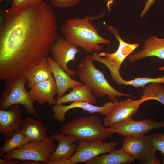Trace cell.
Listing matches in <instances>:
<instances>
[{
  "label": "cell",
  "mask_w": 164,
  "mask_h": 164,
  "mask_svg": "<svg viewBox=\"0 0 164 164\" xmlns=\"http://www.w3.org/2000/svg\"><path fill=\"white\" fill-rule=\"evenodd\" d=\"M53 9L43 1L9 9L0 27V79L24 75L46 59L59 37Z\"/></svg>",
  "instance_id": "1"
},
{
  "label": "cell",
  "mask_w": 164,
  "mask_h": 164,
  "mask_svg": "<svg viewBox=\"0 0 164 164\" xmlns=\"http://www.w3.org/2000/svg\"><path fill=\"white\" fill-rule=\"evenodd\" d=\"M91 20L88 15L81 18L73 17L66 20L61 27V33L68 42L90 54L101 51L102 46L101 44L111 43L99 34Z\"/></svg>",
  "instance_id": "2"
},
{
  "label": "cell",
  "mask_w": 164,
  "mask_h": 164,
  "mask_svg": "<svg viewBox=\"0 0 164 164\" xmlns=\"http://www.w3.org/2000/svg\"><path fill=\"white\" fill-rule=\"evenodd\" d=\"M77 68V74L80 81L89 86L95 97H103L107 95L114 102L119 101L118 97H133L117 90L111 85L103 73L94 65L92 55L85 56L78 64Z\"/></svg>",
  "instance_id": "3"
},
{
  "label": "cell",
  "mask_w": 164,
  "mask_h": 164,
  "mask_svg": "<svg viewBox=\"0 0 164 164\" xmlns=\"http://www.w3.org/2000/svg\"><path fill=\"white\" fill-rule=\"evenodd\" d=\"M60 130L79 141H103L114 134L109 127L103 125L99 118L94 115L72 119L61 126Z\"/></svg>",
  "instance_id": "4"
},
{
  "label": "cell",
  "mask_w": 164,
  "mask_h": 164,
  "mask_svg": "<svg viewBox=\"0 0 164 164\" xmlns=\"http://www.w3.org/2000/svg\"><path fill=\"white\" fill-rule=\"evenodd\" d=\"M109 31L118 40L119 46L113 53L105 51L94 52L92 55L93 61L101 63L110 71L112 80L118 85L123 84L124 79L120 75L119 70L125 58L139 46L138 43L131 44L124 41L121 38L117 29L112 26L106 25Z\"/></svg>",
  "instance_id": "5"
},
{
  "label": "cell",
  "mask_w": 164,
  "mask_h": 164,
  "mask_svg": "<svg viewBox=\"0 0 164 164\" xmlns=\"http://www.w3.org/2000/svg\"><path fill=\"white\" fill-rule=\"evenodd\" d=\"M5 81V88L2 92L0 98V109L7 110L13 105L20 104L25 108L27 112L40 119L34 107V101L31 99L26 89L25 84L28 81L24 75Z\"/></svg>",
  "instance_id": "6"
},
{
  "label": "cell",
  "mask_w": 164,
  "mask_h": 164,
  "mask_svg": "<svg viewBox=\"0 0 164 164\" xmlns=\"http://www.w3.org/2000/svg\"><path fill=\"white\" fill-rule=\"evenodd\" d=\"M51 137L40 141L29 142L22 147L8 152L2 158L20 161H33L48 164L50 155L56 148Z\"/></svg>",
  "instance_id": "7"
},
{
  "label": "cell",
  "mask_w": 164,
  "mask_h": 164,
  "mask_svg": "<svg viewBox=\"0 0 164 164\" xmlns=\"http://www.w3.org/2000/svg\"><path fill=\"white\" fill-rule=\"evenodd\" d=\"M122 148L135 160L144 162L158 158L149 135L125 137Z\"/></svg>",
  "instance_id": "8"
},
{
  "label": "cell",
  "mask_w": 164,
  "mask_h": 164,
  "mask_svg": "<svg viewBox=\"0 0 164 164\" xmlns=\"http://www.w3.org/2000/svg\"><path fill=\"white\" fill-rule=\"evenodd\" d=\"M162 127H164V121L150 118L136 121L130 118L113 124L109 128L114 133L127 137L144 135L152 130Z\"/></svg>",
  "instance_id": "9"
},
{
  "label": "cell",
  "mask_w": 164,
  "mask_h": 164,
  "mask_svg": "<svg viewBox=\"0 0 164 164\" xmlns=\"http://www.w3.org/2000/svg\"><path fill=\"white\" fill-rule=\"evenodd\" d=\"M118 145L114 141L107 142L80 141L74 154L69 159L72 164L84 162L101 154L109 153L115 149Z\"/></svg>",
  "instance_id": "10"
},
{
  "label": "cell",
  "mask_w": 164,
  "mask_h": 164,
  "mask_svg": "<svg viewBox=\"0 0 164 164\" xmlns=\"http://www.w3.org/2000/svg\"><path fill=\"white\" fill-rule=\"evenodd\" d=\"M80 50L76 45L71 44L63 37H59L52 46L50 52L52 58L70 76L77 73L67 66L70 61L75 60L76 56Z\"/></svg>",
  "instance_id": "11"
},
{
  "label": "cell",
  "mask_w": 164,
  "mask_h": 164,
  "mask_svg": "<svg viewBox=\"0 0 164 164\" xmlns=\"http://www.w3.org/2000/svg\"><path fill=\"white\" fill-rule=\"evenodd\" d=\"M58 144L50 155L48 164H72L69 159L75 152L77 141L73 137L62 133H55L51 136Z\"/></svg>",
  "instance_id": "12"
},
{
  "label": "cell",
  "mask_w": 164,
  "mask_h": 164,
  "mask_svg": "<svg viewBox=\"0 0 164 164\" xmlns=\"http://www.w3.org/2000/svg\"><path fill=\"white\" fill-rule=\"evenodd\" d=\"M146 101L142 98L135 100L128 98L116 102L111 111L105 115L104 120V126L110 127L113 124L132 118L141 104Z\"/></svg>",
  "instance_id": "13"
},
{
  "label": "cell",
  "mask_w": 164,
  "mask_h": 164,
  "mask_svg": "<svg viewBox=\"0 0 164 164\" xmlns=\"http://www.w3.org/2000/svg\"><path fill=\"white\" fill-rule=\"evenodd\" d=\"M116 102L110 101L101 106H95L89 103L79 101H73L70 105H64L62 104H55L52 107L54 118L60 123L63 122L66 119L65 114L69 110L79 108L90 113L98 112L102 115H106L112 109Z\"/></svg>",
  "instance_id": "14"
},
{
  "label": "cell",
  "mask_w": 164,
  "mask_h": 164,
  "mask_svg": "<svg viewBox=\"0 0 164 164\" xmlns=\"http://www.w3.org/2000/svg\"><path fill=\"white\" fill-rule=\"evenodd\" d=\"M22 122L21 109L18 104L11 106L9 110L0 109V132L5 138H9L20 129Z\"/></svg>",
  "instance_id": "15"
},
{
  "label": "cell",
  "mask_w": 164,
  "mask_h": 164,
  "mask_svg": "<svg viewBox=\"0 0 164 164\" xmlns=\"http://www.w3.org/2000/svg\"><path fill=\"white\" fill-rule=\"evenodd\" d=\"M57 92V85L53 76L34 85L29 92L30 98L34 101L41 104L46 103L50 105L56 104L57 100L54 97Z\"/></svg>",
  "instance_id": "16"
},
{
  "label": "cell",
  "mask_w": 164,
  "mask_h": 164,
  "mask_svg": "<svg viewBox=\"0 0 164 164\" xmlns=\"http://www.w3.org/2000/svg\"><path fill=\"white\" fill-rule=\"evenodd\" d=\"M47 60L56 80L57 89V99L62 97L69 89L83 85L81 81L71 78L52 57L48 56Z\"/></svg>",
  "instance_id": "17"
},
{
  "label": "cell",
  "mask_w": 164,
  "mask_h": 164,
  "mask_svg": "<svg viewBox=\"0 0 164 164\" xmlns=\"http://www.w3.org/2000/svg\"><path fill=\"white\" fill-rule=\"evenodd\" d=\"M155 56L164 59V35L159 38L155 35L146 39L142 48L129 56L131 62L138 61L148 57Z\"/></svg>",
  "instance_id": "18"
},
{
  "label": "cell",
  "mask_w": 164,
  "mask_h": 164,
  "mask_svg": "<svg viewBox=\"0 0 164 164\" xmlns=\"http://www.w3.org/2000/svg\"><path fill=\"white\" fill-rule=\"evenodd\" d=\"M21 130L29 142L43 141L49 137L47 128L41 122L29 117L23 121Z\"/></svg>",
  "instance_id": "19"
},
{
  "label": "cell",
  "mask_w": 164,
  "mask_h": 164,
  "mask_svg": "<svg viewBox=\"0 0 164 164\" xmlns=\"http://www.w3.org/2000/svg\"><path fill=\"white\" fill-rule=\"evenodd\" d=\"M24 75L28 81L26 86L29 88L53 76L47 58L41 60L31 67Z\"/></svg>",
  "instance_id": "20"
},
{
  "label": "cell",
  "mask_w": 164,
  "mask_h": 164,
  "mask_svg": "<svg viewBox=\"0 0 164 164\" xmlns=\"http://www.w3.org/2000/svg\"><path fill=\"white\" fill-rule=\"evenodd\" d=\"M76 101L92 104L97 103L96 97L92 93L90 87L87 85L84 84L73 88L69 93L57 99L56 104H62Z\"/></svg>",
  "instance_id": "21"
},
{
  "label": "cell",
  "mask_w": 164,
  "mask_h": 164,
  "mask_svg": "<svg viewBox=\"0 0 164 164\" xmlns=\"http://www.w3.org/2000/svg\"><path fill=\"white\" fill-rule=\"evenodd\" d=\"M135 159L129 155L121 147L114 150L109 154L98 156L84 162L86 164H129Z\"/></svg>",
  "instance_id": "22"
},
{
  "label": "cell",
  "mask_w": 164,
  "mask_h": 164,
  "mask_svg": "<svg viewBox=\"0 0 164 164\" xmlns=\"http://www.w3.org/2000/svg\"><path fill=\"white\" fill-rule=\"evenodd\" d=\"M29 142L21 130L18 129L9 138L5 139L0 148V156L2 157L7 152L19 149Z\"/></svg>",
  "instance_id": "23"
},
{
  "label": "cell",
  "mask_w": 164,
  "mask_h": 164,
  "mask_svg": "<svg viewBox=\"0 0 164 164\" xmlns=\"http://www.w3.org/2000/svg\"><path fill=\"white\" fill-rule=\"evenodd\" d=\"M141 98L146 101L156 100L164 105V86L158 83L148 84L144 88Z\"/></svg>",
  "instance_id": "24"
},
{
  "label": "cell",
  "mask_w": 164,
  "mask_h": 164,
  "mask_svg": "<svg viewBox=\"0 0 164 164\" xmlns=\"http://www.w3.org/2000/svg\"><path fill=\"white\" fill-rule=\"evenodd\" d=\"M154 82L164 84V75L162 77L154 78L142 77H136L128 81L124 80L123 84L125 86L131 85L135 88L142 87L144 88L148 84Z\"/></svg>",
  "instance_id": "25"
},
{
  "label": "cell",
  "mask_w": 164,
  "mask_h": 164,
  "mask_svg": "<svg viewBox=\"0 0 164 164\" xmlns=\"http://www.w3.org/2000/svg\"><path fill=\"white\" fill-rule=\"evenodd\" d=\"M148 135L156 151L164 154V133L155 132ZM163 161L164 164V158Z\"/></svg>",
  "instance_id": "26"
},
{
  "label": "cell",
  "mask_w": 164,
  "mask_h": 164,
  "mask_svg": "<svg viewBox=\"0 0 164 164\" xmlns=\"http://www.w3.org/2000/svg\"><path fill=\"white\" fill-rule=\"evenodd\" d=\"M53 5L56 7L68 8L73 7L80 2V0H50Z\"/></svg>",
  "instance_id": "27"
},
{
  "label": "cell",
  "mask_w": 164,
  "mask_h": 164,
  "mask_svg": "<svg viewBox=\"0 0 164 164\" xmlns=\"http://www.w3.org/2000/svg\"><path fill=\"white\" fill-rule=\"evenodd\" d=\"M43 0H12V5L10 10H14L30 4L39 3Z\"/></svg>",
  "instance_id": "28"
},
{
  "label": "cell",
  "mask_w": 164,
  "mask_h": 164,
  "mask_svg": "<svg viewBox=\"0 0 164 164\" xmlns=\"http://www.w3.org/2000/svg\"><path fill=\"white\" fill-rule=\"evenodd\" d=\"M154 1L155 0H148L146 2L144 9L140 13V18H142L146 15L149 8L153 4Z\"/></svg>",
  "instance_id": "29"
},
{
  "label": "cell",
  "mask_w": 164,
  "mask_h": 164,
  "mask_svg": "<svg viewBox=\"0 0 164 164\" xmlns=\"http://www.w3.org/2000/svg\"><path fill=\"white\" fill-rule=\"evenodd\" d=\"M15 159H0V164H22L23 162Z\"/></svg>",
  "instance_id": "30"
},
{
  "label": "cell",
  "mask_w": 164,
  "mask_h": 164,
  "mask_svg": "<svg viewBox=\"0 0 164 164\" xmlns=\"http://www.w3.org/2000/svg\"><path fill=\"white\" fill-rule=\"evenodd\" d=\"M107 2V6L109 9H110V6L112 3L113 0H106Z\"/></svg>",
  "instance_id": "31"
},
{
  "label": "cell",
  "mask_w": 164,
  "mask_h": 164,
  "mask_svg": "<svg viewBox=\"0 0 164 164\" xmlns=\"http://www.w3.org/2000/svg\"><path fill=\"white\" fill-rule=\"evenodd\" d=\"M158 70H164V66H161L158 68Z\"/></svg>",
  "instance_id": "32"
},
{
  "label": "cell",
  "mask_w": 164,
  "mask_h": 164,
  "mask_svg": "<svg viewBox=\"0 0 164 164\" xmlns=\"http://www.w3.org/2000/svg\"><path fill=\"white\" fill-rule=\"evenodd\" d=\"M3 0H0V2H2V1Z\"/></svg>",
  "instance_id": "33"
}]
</instances>
